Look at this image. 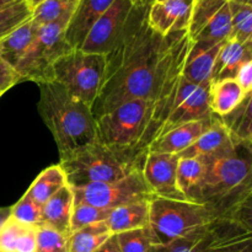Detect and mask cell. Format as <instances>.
Returning a JSON list of instances; mask_svg holds the SVG:
<instances>
[{
	"label": "cell",
	"mask_w": 252,
	"mask_h": 252,
	"mask_svg": "<svg viewBox=\"0 0 252 252\" xmlns=\"http://www.w3.org/2000/svg\"><path fill=\"white\" fill-rule=\"evenodd\" d=\"M137 6L118 46L106 56V71L94 117L132 100L159 101L174 95L192 47L189 32L160 34Z\"/></svg>",
	"instance_id": "1"
},
{
	"label": "cell",
	"mask_w": 252,
	"mask_h": 252,
	"mask_svg": "<svg viewBox=\"0 0 252 252\" xmlns=\"http://www.w3.org/2000/svg\"><path fill=\"white\" fill-rule=\"evenodd\" d=\"M174 95L159 101H127L103 113L96 118V142L140 169L144 155L169 115Z\"/></svg>",
	"instance_id": "2"
},
{
	"label": "cell",
	"mask_w": 252,
	"mask_h": 252,
	"mask_svg": "<svg viewBox=\"0 0 252 252\" xmlns=\"http://www.w3.org/2000/svg\"><path fill=\"white\" fill-rule=\"evenodd\" d=\"M203 161L206 170L196 202L207 204L219 219L251 226V213H245L251 212V147L238 145L230 154Z\"/></svg>",
	"instance_id": "3"
},
{
	"label": "cell",
	"mask_w": 252,
	"mask_h": 252,
	"mask_svg": "<svg viewBox=\"0 0 252 252\" xmlns=\"http://www.w3.org/2000/svg\"><path fill=\"white\" fill-rule=\"evenodd\" d=\"M37 85L38 112L53 135L59 157L96 142V118L91 106L74 97L54 81Z\"/></svg>",
	"instance_id": "4"
},
{
	"label": "cell",
	"mask_w": 252,
	"mask_h": 252,
	"mask_svg": "<svg viewBox=\"0 0 252 252\" xmlns=\"http://www.w3.org/2000/svg\"><path fill=\"white\" fill-rule=\"evenodd\" d=\"M218 219L213 209L204 203L153 196L149 199L147 228L153 245H162L207 230Z\"/></svg>",
	"instance_id": "5"
},
{
	"label": "cell",
	"mask_w": 252,
	"mask_h": 252,
	"mask_svg": "<svg viewBox=\"0 0 252 252\" xmlns=\"http://www.w3.org/2000/svg\"><path fill=\"white\" fill-rule=\"evenodd\" d=\"M59 165L70 187L118 181L134 170H140L97 142L59 158Z\"/></svg>",
	"instance_id": "6"
},
{
	"label": "cell",
	"mask_w": 252,
	"mask_h": 252,
	"mask_svg": "<svg viewBox=\"0 0 252 252\" xmlns=\"http://www.w3.org/2000/svg\"><path fill=\"white\" fill-rule=\"evenodd\" d=\"M106 71V56L71 49L54 63L52 81L91 106L98 97Z\"/></svg>",
	"instance_id": "7"
},
{
	"label": "cell",
	"mask_w": 252,
	"mask_h": 252,
	"mask_svg": "<svg viewBox=\"0 0 252 252\" xmlns=\"http://www.w3.org/2000/svg\"><path fill=\"white\" fill-rule=\"evenodd\" d=\"M70 17L64 16L39 26L36 38L15 66L21 81L36 84L52 81V68L61 57L70 52L65 30Z\"/></svg>",
	"instance_id": "8"
},
{
	"label": "cell",
	"mask_w": 252,
	"mask_h": 252,
	"mask_svg": "<svg viewBox=\"0 0 252 252\" xmlns=\"http://www.w3.org/2000/svg\"><path fill=\"white\" fill-rule=\"evenodd\" d=\"M70 189L73 191L74 203H86L106 209L117 208L153 197L140 170H134L118 181L91 184Z\"/></svg>",
	"instance_id": "9"
},
{
	"label": "cell",
	"mask_w": 252,
	"mask_h": 252,
	"mask_svg": "<svg viewBox=\"0 0 252 252\" xmlns=\"http://www.w3.org/2000/svg\"><path fill=\"white\" fill-rule=\"evenodd\" d=\"M137 6L133 0H115L94 24L79 49L102 56L111 53L122 39Z\"/></svg>",
	"instance_id": "10"
},
{
	"label": "cell",
	"mask_w": 252,
	"mask_h": 252,
	"mask_svg": "<svg viewBox=\"0 0 252 252\" xmlns=\"http://www.w3.org/2000/svg\"><path fill=\"white\" fill-rule=\"evenodd\" d=\"M229 0H196L189 26L192 42L223 43L230 37Z\"/></svg>",
	"instance_id": "11"
},
{
	"label": "cell",
	"mask_w": 252,
	"mask_h": 252,
	"mask_svg": "<svg viewBox=\"0 0 252 252\" xmlns=\"http://www.w3.org/2000/svg\"><path fill=\"white\" fill-rule=\"evenodd\" d=\"M213 117L209 108V86H199L181 76L176 86L174 101L158 137L167 130L194 121H207Z\"/></svg>",
	"instance_id": "12"
},
{
	"label": "cell",
	"mask_w": 252,
	"mask_h": 252,
	"mask_svg": "<svg viewBox=\"0 0 252 252\" xmlns=\"http://www.w3.org/2000/svg\"><path fill=\"white\" fill-rule=\"evenodd\" d=\"M177 155L148 152L144 155L140 172L153 196L189 201L180 192L176 182Z\"/></svg>",
	"instance_id": "13"
},
{
	"label": "cell",
	"mask_w": 252,
	"mask_h": 252,
	"mask_svg": "<svg viewBox=\"0 0 252 252\" xmlns=\"http://www.w3.org/2000/svg\"><path fill=\"white\" fill-rule=\"evenodd\" d=\"M196 0H157L147 11L149 26L160 34L189 31Z\"/></svg>",
	"instance_id": "14"
},
{
	"label": "cell",
	"mask_w": 252,
	"mask_h": 252,
	"mask_svg": "<svg viewBox=\"0 0 252 252\" xmlns=\"http://www.w3.org/2000/svg\"><path fill=\"white\" fill-rule=\"evenodd\" d=\"M238 145L234 144L225 127L219 117L214 116L212 125L187 148L179 154V158H196V159H212L235 152Z\"/></svg>",
	"instance_id": "15"
},
{
	"label": "cell",
	"mask_w": 252,
	"mask_h": 252,
	"mask_svg": "<svg viewBox=\"0 0 252 252\" xmlns=\"http://www.w3.org/2000/svg\"><path fill=\"white\" fill-rule=\"evenodd\" d=\"M115 0H79L65 30V39L73 49H79L98 17Z\"/></svg>",
	"instance_id": "16"
},
{
	"label": "cell",
	"mask_w": 252,
	"mask_h": 252,
	"mask_svg": "<svg viewBox=\"0 0 252 252\" xmlns=\"http://www.w3.org/2000/svg\"><path fill=\"white\" fill-rule=\"evenodd\" d=\"M223 43L192 42L182 70V78L199 86L211 85L214 63Z\"/></svg>",
	"instance_id": "17"
},
{
	"label": "cell",
	"mask_w": 252,
	"mask_h": 252,
	"mask_svg": "<svg viewBox=\"0 0 252 252\" xmlns=\"http://www.w3.org/2000/svg\"><path fill=\"white\" fill-rule=\"evenodd\" d=\"M214 115L211 120L194 121V122L177 126V127L172 128V129L167 130L164 134L158 137L150 144L148 152L170 155L181 154L212 125Z\"/></svg>",
	"instance_id": "18"
},
{
	"label": "cell",
	"mask_w": 252,
	"mask_h": 252,
	"mask_svg": "<svg viewBox=\"0 0 252 252\" xmlns=\"http://www.w3.org/2000/svg\"><path fill=\"white\" fill-rule=\"evenodd\" d=\"M208 252H252L251 226L231 219H218L216 238Z\"/></svg>",
	"instance_id": "19"
},
{
	"label": "cell",
	"mask_w": 252,
	"mask_h": 252,
	"mask_svg": "<svg viewBox=\"0 0 252 252\" xmlns=\"http://www.w3.org/2000/svg\"><path fill=\"white\" fill-rule=\"evenodd\" d=\"M252 59V41L240 43L235 39H226L221 44L214 63L212 81L234 79L239 68ZM211 81V83H212Z\"/></svg>",
	"instance_id": "20"
},
{
	"label": "cell",
	"mask_w": 252,
	"mask_h": 252,
	"mask_svg": "<svg viewBox=\"0 0 252 252\" xmlns=\"http://www.w3.org/2000/svg\"><path fill=\"white\" fill-rule=\"evenodd\" d=\"M73 207V191L66 185L42 206V224L69 235Z\"/></svg>",
	"instance_id": "21"
},
{
	"label": "cell",
	"mask_w": 252,
	"mask_h": 252,
	"mask_svg": "<svg viewBox=\"0 0 252 252\" xmlns=\"http://www.w3.org/2000/svg\"><path fill=\"white\" fill-rule=\"evenodd\" d=\"M105 223L112 235L147 228L149 223V199L113 208Z\"/></svg>",
	"instance_id": "22"
},
{
	"label": "cell",
	"mask_w": 252,
	"mask_h": 252,
	"mask_svg": "<svg viewBox=\"0 0 252 252\" xmlns=\"http://www.w3.org/2000/svg\"><path fill=\"white\" fill-rule=\"evenodd\" d=\"M38 29V25L30 19L9 32L0 41V58L15 68L36 38Z\"/></svg>",
	"instance_id": "23"
},
{
	"label": "cell",
	"mask_w": 252,
	"mask_h": 252,
	"mask_svg": "<svg viewBox=\"0 0 252 252\" xmlns=\"http://www.w3.org/2000/svg\"><path fill=\"white\" fill-rule=\"evenodd\" d=\"M36 231L9 217L0 225V252H37Z\"/></svg>",
	"instance_id": "24"
},
{
	"label": "cell",
	"mask_w": 252,
	"mask_h": 252,
	"mask_svg": "<svg viewBox=\"0 0 252 252\" xmlns=\"http://www.w3.org/2000/svg\"><path fill=\"white\" fill-rule=\"evenodd\" d=\"M246 95L235 79L212 81L209 85V108L214 116L223 117L238 107Z\"/></svg>",
	"instance_id": "25"
},
{
	"label": "cell",
	"mask_w": 252,
	"mask_h": 252,
	"mask_svg": "<svg viewBox=\"0 0 252 252\" xmlns=\"http://www.w3.org/2000/svg\"><path fill=\"white\" fill-rule=\"evenodd\" d=\"M252 93L245 96L240 105L228 115L219 117L235 145L252 144Z\"/></svg>",
	"instance_id": "26"
},
{
	"label": "cell",
	"mask_w": 252,
	"mask_h": 252,
	"mask_svg": "<svg viewBox=\"0 0 252 252\" xmlns=\"http://www.w3.org/2000/svg\"><path fill=\"white\" fill-rule=\"evenodd\" d=\"M66 177L61 165H52L44 169L38 176L34 179L26 193L36 201L39 206H43L53 194L64 186H66Z\"/></svg>",
	"instance_id": "27"
},
{
	"label": "cell",
	"mask_w": 252,
	"mask_h": 252,
	"mask_svg": "<svg viewBox=\"0 0 252 252\" xmlns=\"http://www.w3.org/2000/svg\"><path fill=\"white\" fill-rule=\"evenodd\" d=\"M206 164L196 158H179L176 169V182L180 192L189 201L196 202V194L204 176Z\"/></svg>",
	"instance_id": "28"
},
{
	"label": "cell",
	"mask_w": 252,
	"mask_h": 252,
	"mask_svg": "<svg viewBox=\"0 0 252 252\" xmlns=\"http://www.w3.org/2000/svg\"><path fill=\"white\" fill-rule=\"evenodd\" d=\"M111 235L105 221L81 228L69 234L68 252H95Z\"/></svg>",
	"instance_id": "29"
},
{
	"label": "cell",
	"mask_w": 252,
	"mask_h": 252,
	"mask_svg": "<svg viewBox=\"0 0 252 252\" xmlns=\"http://www.w3.org/2000/svg\"><path fill=\"white\" fill-rule=\"evenodd\" d=\"M218 220L209 229L162 245H153V252H208L217 234Z\"/></svg>",
	"instance_id": "30"
},
{
	"label": "cell",
	"mask_w": 252,
	"mask_h": 252,
	"mask_svg": "<svg viewBox=\"0 0 252 252\" xmlns=\"http://www.w3.org/2000/svg\"><path fill=\"white\" fill-rule=\"evenodd\" d=\"M231 31L229 38L240 43L252 41V4L229 0Z\"/></svg>",
	"instance_id": "31"
},
{
	"label": "cell",
	"mask_w": 252,
	"mask_h": 252,
	"mask_svg": "<svg viewBox=\"0 0 252 252\" xmlns=\"http://www.w3.org/2000/svg\"><path fill=\"white\" fill-rule=\"evenodd\" d=\"M78 2L79 0H44L32 9L31 19L42 26L61 17H71Z\"/></svg>",
	"instance_id": "32"
},
{
	"label": "cell",
	"mask_w": 252,
	"mask_h": 252,
	"mask_svg": "<svg viewBox=\"0 0 252 252\" xmlns=\"http://www.w3.org/2000/svg\"><path fill=\"white\" fill-rule=\"evenodd\" d=\"M32 17V7L29 1L16 0L0 9V41L19 25Z\"/></svg>",
	"instance_id": "33"
},
{
	"label": "cell",
	"mask_w": 252,
	"mask_h": 252,
	"mask_svg": "<svg viewBox=\"0 0 252 252\" xmlns=\"http://www.w3.org/2000/svg\"><path fill=\"white\" fill-rule=\"evenodd\" d=\"M112 209L101 208L86 203H74L70 219V233L93 224L107 220Z\"/></svg>",
	"instance_id": "34"
},
{
	"label": "cell",
	"mask_w": 252,
	"mask_h": 252,
	"mask_svg": "<svg viewBox=\"0 0 252 252\" xmlns=\"http://www.w3.org/2000/svg\"><path fill=\"white\" fill-rule=\"evenodd\" d=\"M10 218L25 225L38 228L42 225V206L25 192L24 196L10 207Z\"/></svg>",
	"instance_id": "35"
},
{
	"label": "cell",
	"mask_w": 252,
	"mask_h": 252,
	"mask_svg": "<svg viewBox=\"0 0 252 252\" xmlns=\"http://www.w3.org/2000/svg\"><path fill=\"white\" fill-rule=\"evenodd\" d=\"M69 235L47 225H39L36 231L37 252H68Z\"/></svg>",
	"instance_id": "36"
},
{
	"label": "cell",
	"mask_w": 252,
	"mask_h": 252,
	"mask_svg": "<svg viewBox=\"0 0 252 252\" xmlns=\"http://www.w3.org/2000/svg\"><path fill=\"white\" fill-rule=\"evenodd\" d=\"M116 236L122 252H153V240L148 228L125 231Z\"/></svg>",
	"instance_id": "37"
},
{
	"label": "cell",
	"mask_w": 252,
	"mask_h": 252,
	"mask_svg": "<svg viewBox=\"0 0 252 252\" xmlns=\"http://www.w3.org/2000/svg\"><path fill=\"white\" fill-rule=\"evenodd\" d=\"M19 83H21V80L14 66L0 58V94L4 95L6 91Z\"/></svg>",
	"instance_id": "38"
},
{
	"label": "cell",
	"mask_w": 252,
	"mask_h": 252,
	"mask_svg": "<svg viewBox=\"0 0 252 252\" xmlns=\"http://www.w3.org/2000/svg\"><path fill=\"white\" fill-rule=\"evenodd\" d=\"M234 79L246 94L252 93V59L251 61H246L239 68Z\"/></svg>",
	"instance_id": "39"
},
{
	"label": "cell",
	"mask_w": 252,
	"mask_h": 252,
	"mask_svg": "<svg viewBox=\"0 0 252 252\" xmlns=\"http://www.w3.org/2000/svg\"><path fill=\"white\" fill-rule=\"evenodd\" d=\"M95 252H122L118 245L117 236L111 235Z\"/></svg>",
	"instance_id": "40"
},
{
	"label": "cell",
	"mask_w": 252,
	"mask_h": 252,
	"mask_svg": "<svg viewBox=\"0 0 252 252\" xmlns=\"http://www.w3.org/2000/svg\"><path fill=\"white\" fill-rule=\"evenodd\" d=\"M10 216V207H4V208H0V225L9 218Z\"/></svg>",
	"instance_id": "41"
},
{
	"label": "cell",
	"mask_w": 252,
	"mask_h": 252,
	"mask_svg": "<svg viewBox=\"0 0 252 252\" xmlns=\"http://www.w3.org/2000/svg\"><path fill=\"white\" fill-rule=\"evenodd\" d=\"M154 1H157V0H133L135 5L142 7H149Z\"/></svg>",
	"instance_id": "42"
},
{
	"label": "cell",
	"mask_w": 252,
	"mask_h": 252,
	"mask_svg": "<svg viewBox=\"0 0 252 252\" xmlns=\"http://www.w3.org/2000/svg\"><path fill=\"white\" fill-rule=\"evenodd\" d=\"M14 1H16V0H0V9L7 6V5L11 4V2H14Z\"/></svg>",
	"instance_id": "43"
},
{
	"label": "cell",
	"mask_w": 252,
	"mask_h": 252,
	"mask_svg": "<svg viewBox=\"0 0 252 252\" xmlns=\"http://www.w3.org/2000/svg\"><path fill=\"white\" fill-rule=\"evenodd\" d=\"M42 1H44V0H30L29 2H30V5H31L32 9H33L34 6H37V5H38V4H41Z\"/></svg>",
	"instance_id": "44"
},
{
	"label": "cell",
	"mask_w": 252,
	"mask_h": 252,
	"mask_svg": "<svg viewBox=\"0 0 252 252\" xmlns=\"http://www.w3.org/2000/svg\"><path fill=\"white\" fill-rule=\"evenodd\" d=\"M234 1L244 2V4H252V0H234Z\"/></svg>",
	"instance_id": "45"
},
{
	"label": "cell",
	"mask_w": 252,
	"mask_h": 252,
	"mask_svg": "<svg viewBox=\"0 0 252 252\" xmlns=\"http://www.w3.org/2000/svg\"><path fill=\"white\" fill-rule=\"evenodd\" d=\"M1 96H2V94H0V97H1Z\"/></svg>",
	"instance_id": "46"
},
{
	"label": "cell",
	"mask_w": 252,
	"mask_h": 252,
	"mask_svg": "<svg viewBox=\"0 0 252 252\" xmlns=\"http://www.w3.org/2000/svg\"><path fill=\"white\" fill-rule=\"evenodd\" d=\"M25 1H30V0H25Z\"/></svg>",
	"instance_id": "47"
}]
</instances>
